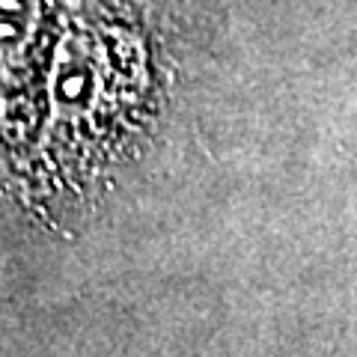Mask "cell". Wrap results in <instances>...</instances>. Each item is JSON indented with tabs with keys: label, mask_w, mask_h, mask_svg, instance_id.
Returning <instances> with one entry per match:
<instances>
[{
	"label": "cell",
	"mask_w": 357,
	"mask_h": 357,
	"mask_svg": "<svg viewBox=\"0 0 357 357\" xmlns=\"http://www.w3.org/2000/svg\"><path fill=\"white\" fill-rule=\"evenodd\" d=\"M39 0H0V51L24 42L36 24Z\"/></svg>",
	"instance_id": "1"
}]
</instances>
